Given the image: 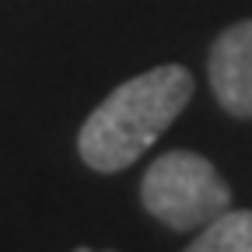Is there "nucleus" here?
<instances>
[{"instance_id": "f03ea898", "label": "nucleus", "mask_w": 252, "mask_h": 252, "mask_svg": "<svg viewBox=\"0 0 252 252\" xmlns=\"http://www.w3.org/2000/svg\"><path fill=\"white\" fill-rule=\"evenodd\" d=\"M140 200L144 210L172 231H193L231 207V189L203 154L168 151L147 168Z\"/></svg>"}, {"instance_id": "20e7f679", "label": "nucleus", "mask_w": 252, "mask_h": 252, "mask_svg": "<svg viewBox=\"0 0 252 252\" xmlns=\"http://www.w3.org/2000/svg\"><path fill=\"white\" fill-rule=\"evenodd\" d=\"M186 252H252V210H224Z\"/></svg>"}, {"instance_id": "39448f33", "label": "nucleus", "mask_w": 252, "mask_h": 252, "mask_svg": "<svg viewBox=\"0 0 252 252\" xmlns=\"http://www.w3.org/2000/svg\"><path fill=\"white\" fill-rule=\"evenodd\" d=\"M74 252H94V249H74Z\"/></svg>"}, {"instance_id": "f257e3e1", "label": "nucleus", "mask_w": 252, "mask_h": 252, "mask_svg": "<svg viewBox=\"0 0 252 252\" xmlns=\"http://www.w3.org/2000/svg\"><path fill=\"white\" fill-rule=\"evenodd\" d=\"M189 98H193V74L179 63H161L130 77L84 119L77 133L81 161L105 175L130 168L179 119Z\"/></svg>"}, {"instance_id": "7ed1b4c3", "label": "nucleus", "mask_w": 252, "mask_h": 252, "mask_svg": "<svg viewBox=\"0 0 252 252\" xmlns=\"http://www.w3.org/2000/svg\"><path fill=\"white\" fill-rule=\"evenodd\" d=\"M207 67L220 109L235 119H252V18L228 25L214 39Z\"/></svg>"}]
</instances>
